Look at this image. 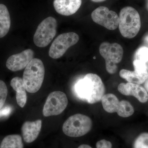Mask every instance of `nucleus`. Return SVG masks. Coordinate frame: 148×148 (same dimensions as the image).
<instances>
[{
  "label": "nucleus",
  "mask_w": 148,
  "mask_h": 148,
  "mask_svg": "<svg viewBox=\"0 0 148 148\" xmlns=\"http://www.w3.org/2000/svg\"><path fill=\"white\" fill-rule=\"evenodd\" d=\"M75 90L79 97L89 104L101 101L106 89L102 79L96 74H86L75 85Z\"/></svg>",
  "instance_id": "nucleus-1"
},
{
  "label": "nucleus",
  "mask_w": 148,
  "mask_h": 148,
  "mask_svg": "<svg viewBox=\"0 0 148 148\" xmlns=\"http://www.w3.org/2000/svg\"><path fill=\"white\" fill-rule=\"evenodd\" d=\"M45 75L42 61L38 58H33L24 70L23 80L27 92L34 93L40 90Z\"/></svg>",
  "instance_id": "nucleus-2"
},
{
  "label": "nucleus",
  "mask_w": 148,
  "mask_h": 148,
  "mask_svg": "<svg viewBox=\"0 0 148 148\" xmlns=\"http://www.w3.org/2000/svg\"><path fill=\"white\" fill-rule=\"evenodd\" d=\"M141 21L140 14L132 7H126L120 12L119 27L123 36L132 38L136 36L140 31Z\"/></svg>",
  "instance_id": "nucleus-3"
},
{
  "label": "nucleus",
  "mask_w": 148,
  "mask_h": 148,
  "mask_svg": "<svg viewBox=\"0 0 148 148\" xmlns=\"http://www.w3.org/2000/svg\"><path fill=\"white\" fill-rule=\"evenodd\" d=\"M92 127V121L89 117L77 114L66 120L63 124L62 130L67 136L77 138L86 135Z\"/></svg>",
  "instance_id": "nucleus-4"
},
{
  "label": "nucleus",
  "mask_w": 148,
  "mask_h": 148,
  "mask_svg": "<svg viewBox=\"0 0 148 148\" xmlns=\"http://www.w3.org/2000/svg\"><path fill=\"white\" fill-rule=\"evenodd\" d=\"M99 52L106 61V69L110 74L115 73L117 70V64L122 59L123 50L122 47L117 43H102L99 47Z\"/></svg>",
  "instance_id": "nucleus-5"
},
{
  "label": "nucleus",
  "mask_w": 148,
  "mask_h": 148,
  "mask_svg": "<svg viewBox=\"0 0 148 148\" xmlns=\"http://www.w3.org/2000/svg\"><path fill=\"white\" fill-rule=\"evenodd\" d=\"M57 27V21L54 17L49 16L43 20L34 36L35 45L39 47L47 46L55 36Z\"/></svg>",
  "instance_id": "nucleus-6"
},
{
  "label": "nucleus",
  "mask_w": 148,
  "mask_h": 148,
  "mask_svg": "<svg viewBox=\"0 0 148 148\" xmlns=\"http://www.w3.org/2000/svg\"><path fill=\"white\" fill-rule=\"evenodd\" d=\"M79 39V36L74 32L59 35L51 46L49 51V56L53 59L61 58L69 48L77 44Z\"/></svg>",
  "instance_id": "nucleus-7"
},
{
  "label": "nucleus",
  "mask_w": 148,
  "mask_h": 148,
  "mask_svg": "<svg viewBox=\"0 0 148 148\" xmlns=\"http://www.w3.org/2000/svg\"><path fill=\"white\" fill-rule=\"evenodd\" d=\"M68 104V98L64 92L56 91L51 92L44 106L43 114L45 117L58 115L66 109Z\"/></svg>",
  "instance_id": "nucleus-8"
},
{
  "label": "nucleus",
  "mask_w": 148,
  "mask_h": 148,
  "mask_svg": "<svg viewBox=\"0 0 148 148\" xmlns=\"http://www.w3.org/2000/svg\"><path fill=\"white\" fill-rule=\"evenodd\" d=\"M91 18L96 24L109 30H115L119 27L118 15L106 7L100 6L95 9L91 14Z\"/></svg>",
  "instance_id": "nucleus-9"
},
{
  "label": "nucleus",
  "mask_w": 148,
  "mask_h": 148,
  "mask_svg": "<svg viewBox=\"0 0 148 148\" xmlns=\"http://www.w3.org/2000/svg\"><path fill=\"white\" fill-rule=\"evenodd\" d=\"M133 64L135 69L134 71L122 69L119 72L120 76L128 82L138 84L144 83L148 76L146 63L135 59Z\"/></svg>",
  "instance_id": "nucleus-10"
},
{
  "label": "nucleus",
  "mask_w": 148,
  "mask_h": 148,
  "mask_svg": "<svg viewBox=\"0 0 148 148\" xmlns=\"http://www.w3.org/2000/svg\"><path fill=\"white\" fill-rule=\"evenodd\" d=\"M34 52L27 49L21 53L11 56L6 63L7 68L12 72L18 71L26 68L34 58Z\"/></svg>",
  "instance_id": "nucleus-11"
},
{
  "label": "nucleus",
  "mask_w": 148,
  "mask_h": 148,
  "mask_svg": "<svg viewBox=\"0 0 148 148\" xmlns=\"http://www.w3.org/2000/svg\"><path fill=\"white\" fill-rule=\"evenodd\" d=\"M118 90L123 95L134 96L141 103H146L148 101L147 92L145 88L140 84L130 82L121 83L119 85Z\"/></svg>",
  "instance_id": "nucleus-12"
},
{
  "label": "nucleus",
  "mask_w": 148,
  "mask_h": 148,
  "mask_svg": "<svg viewBox=\"0 0 148 148\" xmlns=\"http://www.w3.org/2000/svg\"><path fill=\"white\" fill-rule=\"evenodd\" d=\"M42 121L38 119L34 121H26L22 125L21 130L24 142L33 143L38 137L41 130Z\"/></svg>",
  "instance_id": "nucleus-13"
},
{
  "label": "nucleus",
  "mask_w": 148,
  "mask_h": 148,
  "mask_svg": "<svg viewBox=\"0 0 148 148\" xmlns=\"http://www.w3.org/2000/svg\"><path fill=\"white\" fill-rule=\"evenodd\" d=\"M82 3V0H54L53 5L58 14L68 16L76 13Z\"/></svg>",
  "instance_id": "nucleus-14"
},
{
  "label": "nucleus",
  "mask_w": 148,
  "mask_h": 148,
  "mask_svg": "<svg viewBox=\"0 0 148 148\" xmlns=\"http://www.w3.org/2000/svg\"><path fill=\"white\" fill-rule=\"evenodd\" d=\"M10 85L16 92L17 104L21 108H24L27 103V94L23 79L17 77L13 78L11 81Z\"/></svg>",
  "instance_id": "nucleus-15"
},
{
  "label": "nucleus",
  "mask_w": 148,
  "mask_h": 148,
  "mask_svg": "<svg viewBox=\"0 0 148 148\" xmlns=\"http://www.w3.org/2000/svg\"><path fill=\"white\" fill-rule=\"evenodd\" d=\"M101 101L103 109L110 113L117 112L120 107L121 101L115 95L112 93L103 95Z\"/></svg>",
  "instance_id": "nucleus-16"
},
{
  "label": "nucleus",
  "mask_w": 148,
  "mask_h": 148,
  "mask_svg": "<svg viewBox=\"0 0 148 148\" xmlns=\"http://www.w3.org/2000/svg\"><path fill=\"white\" fill-rule=\"evenodd\" d=\"M10 25V15L8 9L5 5L0 4V38L7 34Z\"/></svg>",
  "instance_id": "nucleus-17"
},
{
  "label": "nucleus",
  "mask_w": 148,
  "mask_h": 148,
  "mask_svg": "<svg viewBox=\"0 0 148 148\" xmlns=\"http://www.w3.org/2000/svg\"><path fill=\"white\" fill-rule=\"evenodd\" d=\"M0 148H24L21 136L19 135L6 136L1 143Z\"/></svg>",
  "instance_id": "nucleus-18"
},
{
  "label": "nucleus",
  "mask_w": 148,
  "mask_h": 148,
  "mask_svg": "<svg viewBox=\"0 0 148 148\" xmlns=\"http://www.w3.org/2000/svg\"><path fill=\"white\" fill-rule=\"evenodd\" d=\"M118 115L122 117H128L134 113V109L130 102L125 100L121 101L120 108L117 112Z\"/></svg>",
  "instance_id": "nucleus-19"
},
{
  "label": "nucleus",
  "mask_w": 148,
  "mask_h": 148,
  "mask_svg": "<svg viewBox=\"0 0 148 148\" xmlns=\"http://www.w3.org/2000/svg\"><path fill=\"white\" fill-rule=\"evenodd\" d=\"M134 148H148V133L144 132L136 138L133 145Z\"/></svg>",
  "instance_id": "nucleus-20"
},
{
  "label": "nucleus",
  "mask_w": 148,
  "mask_h": 148,
  "mask_svg": "<svg viewBox=\"0 0 148 148\" xmlns=\"http://www.w3.org/2000/svg\"><path fill=\"white\" fill-rule=\"evenodd\" d=\"M8 93V90L6 85L3 81L0 80V109L4 106Z\"/></svg>",
  "instance_id": "nucleus-21"
},
{
  "label": "nucleus",
  "mask_w": 148,
  "mask_h": 148,
  "mask_svg": "<svg viewBox=\"0 0 148 148\" xmlns=\"http://www.w3.org/2000/svg\"><path fill=\"white\" fill-rule=\"evenodd\" d=\"M135 59L147 63L148 62V48L142 47L137 50L135 54Z\"/></svg>",
  "instance_id": "nucleus-22"
},
{
  "label": "nucleus",
  "mask_w": 148,
  "mask_h": 148,
  "mask_svg": "<svg viewBox=\"0 0 148 148\" xmlns=\"http://www.w3.org/2000/svg\"><path fill=\"white\" fill-rule=\"evenodd\" d=\"M97 148H112V143L106 140H102L98 141L96 144Z\"/></svg>",
  "instance_id": "nucleus-23"
},
{
  "label": "nucleus",
  "mask_w": 148,
  "mask_h": 148,
  "mask_svg": "<svg viewBox=\"0 0 148 148\" xmlns=\"http://www.w3.org/2000/svg\"><path fill=\"white\" fill-rule=\"evenodd\" d=\"M12 109L10 106H7L0 109V118L8 116L11 112Z\"/></svg>",
  "instance_id": "nucleus-24"
},
{
  "label": "nucleus",
  "mask_w": 148,
  "mask_h": 148,
  "mask_svg": "<svg viewBox=\"0 0 148 148\" xmlns=\"http://www.w3.org/2000/svg\"><path fill=\"white\" fill-rule=\"evenodd\" d=\"M145 84H144V88L146 90V91L148 92V76L146 80L145 81Z\"/></svg>",
  "instance_id": "nucleus-25"
},
{
  "label": "nucleus",
  "mask_w": 148,
  "mask_h": 148,
  "mask_svg": "<svg viewBox=\"0 0 148 148\" xmlns=\"http://www.w3.org/2000/svg\"><path fill=\"white\" fill-rule=\"evenodd\" d=\"M78 148H92L90 146L87 145H81Z\"/></svg>",
  "instance_id": "nucleus-26"
},
{
  "label": "nucleus",
  "mask_w": 148,
  "mask_h": 148,
  "mask_svg": "<svg viewBox=\"0 0 148 148\" xmlns=\"http://www.w3.org/2000/svg\"><path fill=\"white\" fill-rule=\"evenodd\" d=\"M91 1L94 2H101L104 1L106 0H91Z\"/></svg>",
  "instance_id": "nucleus-27"
},
{
  "label": "nucleus",
  "mask_w": 148,
  "mask_h": 148,
  "mask_svg": "<svg viewBox=\"0 0 148 148\" xmlns=\"http://www.w3.org/2000/svg\"><path fill=\"white\" fill-rule=\"evenodd\" d=\"M147 9L148 10V0L147 1Z\"/></svg>",
  "instance_id": "nucleus-28"
},
{
  "label": "nucleus",
  "mask_w": 148,
  "mask_h": 148,
  "mask_svg": "<svg viewBox=\"0 0 148 148\" xmlns=\"http://www.w3.org/2000/svg\"><path fill=\"white\" fill-rule=\"evenodd\" d=\"M146 40L148 42V36L147 37V38H146Z\"/></svg>",
  "instance_id": "nucleus-29"
}]
</instances>
